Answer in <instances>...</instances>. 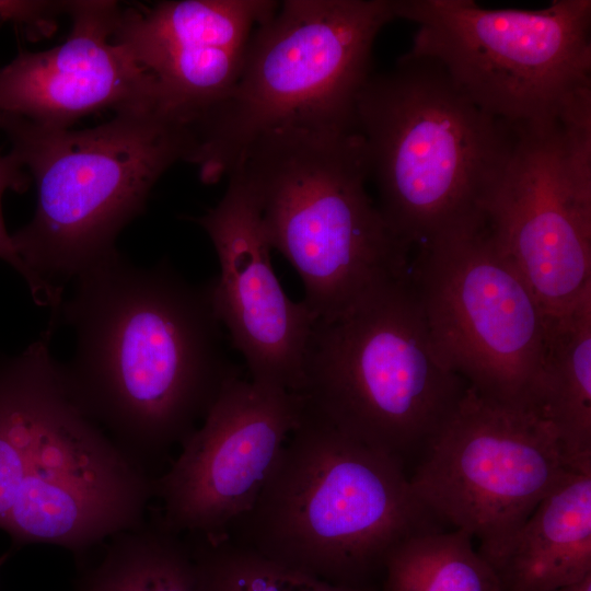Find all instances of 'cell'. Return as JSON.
<instances>
[{"label": "cell", "instance_id": "cell-1", "mask_svg": "<svg viewBox=\"0 0 591 591\" xmlns=\"http://www.w3.org/2000/svg\"><path fill=\"white\" fill-rule=\"evenodd\" d=\"M57 314L74 329L59 363L66 391L138 467L153 476L240 376L227 356L208 285L167 259L138 267L118 250L81 271Z\"/></svg>", "mask_w": 591, "mask_h": 591}, {"label": "cell", "instance_id": "cell-2", "mask_svg": "<svg viewBox=\"0 0 591 591\" xmlns=\"http://www.w3.org/2000/svg\"><path fill=\"white\" fill-rule=\"evenodd\" d=\"M442 530L395 459L344 436L305 405L253 507L229 537L336 584L379 587L390 554Z\"/></svg>", "mask_w": 591, "mask_h": 591}, {"label": "cell", "instance_id": "cell-3", "mask_svg": "<svg viewBox=\"0 0 591 591\" xmlns=\"http://www.w3.org/2000/svg\"><path fill=\"white\" fill-rule=\"evenodd\" d=\"M234 171L254 192L268 242L298 273L316 322L408 274L412 248L368 195V153L356 129L273 131Z\"/></svg>", "mask_w": 591, "mask_h": 591}, {"label": "cell", "instance_id": "cell-4", "mask_svg": "<svg viewBox=\"0 0 591 591\" xmlns=\"http://www.w3.org/2000/svg\"><path fill=\"white\" fill-rule=\"evenodd\" d=\"M355 124L378 207L410 248L485 221L486 202L519 137L475 105L438 61L410 53L390 70L371 73Z\"/></svg>", "mask_w": 591, "mask_h": 591}, {"label": "cell", "instance_id": "cell-5", "mask_svg": "<svg viewBox=\"0 0 591 591\" xmlns=\"http://www.w3.org/2000/svg\"><path fill=\"white\" fill-rule=\"evenodd\" d=\"M10 154L36 185L30 223L11 235L36 281L62 300L61 281L117 251L163 173L192 150L189 127L159 105L126 108L96 127L50 128L0 114Z\"/></svg>", "mask_w": 591, "mask_h": 591}, {"label": "cell", "instance_id": "cell-6", "mask_svg": "<svg viewBox=\"0 0 591 591\" xmlns=\"http://www.w3.org/2000/svg\"><path fill=\"white\" fill-rule=\"evenodd\" d=\"M394 0H287L253 32L230 93L189 125L187 162L206 184L240 164L250 147L290 128L356 129L357 99L371 76Z\"/></svg>", "mask_w": 591, "mask_h": 591}, {"label": "cell", "instance_id": "cell-7", "mask_svg": "<svg viewBox=\"0 0 591 591\" xmlns=\"http://www.w3.org/2000/svg\"><path fill=\"white\" fill-rule=\"evenodd\" d=\"M467 387L438 357L408 271L315 322L299 394L334 429L408 472Z\"/></svg>", "mask_w": 591, "mask_h": 591}, {"label": "cell", "instance_id": "cell-8", "mask_svg": "<svg viewBox=\"0 0 591 591\" xmlns=\"http://www.w3.org/2000/svg\"><path fill=\"white\" fill-rule=\"evenodd\" d=\"M418 25L412 49L438 61L479 108L517 131L555 125L591 88V1L488 10L473 0H394Z\"/></svg>", "mask_w": 591, "mask_h": 591}, {"label": "cell", "instance_id": "cell-9", "mask_svg": "<svg viewBox=\"0 0 591 591\" xmlns=\"http://www.w3.org/2000/svg\"><path fill=\"white\" fill-rule=\"evenodd\" d=\"M409 277L442 363L479 395L537 413L551 316L486 221L417 247Z\"/></svg>", "mask_w": 591, "mask_h": 591}, {"label": "cell", "instance_id": "cell-10", "mask_svg": "<svg viewBox=\"0 0 591 591\" xmlns=\"http://www.w3.org/2000/svg\"><path fill=\"white\" fill-rule=\"evenodd\" d=\"M154 479L77 407L56 361L38 391L3 530L18 546H60L78 559L146 522Z\"/></svg>", "mask_w": 591, "mask_h": 591}, {"label": "cell", "instance_id": "cell-11", "mask_svg": "<svg viewBox=\"0 0 591 591\" xmlns=\"http://www.w3.org/2000/svg\"><path fill=\"white\" fill-rule=\"evenodd\" d=\"M569 472L538 413L467 387L408 475L441 524L483 544L523 524Z\"/></svg>", "mask_w": 591, "mask_h": 591}, {"label": "cell", "instance_id": "cell-12", "mask_svg": "<svg viewBox=\"0 0 591 591\" xmlns=\"http://www.w3.org/2000/svg\"><path fill=\"white\" fill-rule=\"evenodd\" d=\"M303 407L299 393L230 380L154 479L160 525L178 535L228 536L255 503Z\"/></svg>", "mask_w": 591, "mask_h": 591}, {"label": "cell", "instance_id": "cell-13", "mask_svg": "<svg viewBox=\"0 0 591 591\" xmlns=\"http://www.w3.org/2000/svg\"><path fill=\"white\" fill-rule=\"evenodd\" d=\"M518 132L485 221L544 311L559 316L591 293V200L565 173L558 121Z\"/></svg>", "mask_w": 591, "mask_h": 591}, {"label": "cell", "instance_id": "cell-14", "mask_svg": "<svg viewBox=\"0 0 591 591\" xmlns=\"http://www.w3.org/2000/svg\"><path fill=\"white\" fill-rule=\"evenodd\" d=\"M211 240L220 274L207 282L213 311L243 356L253 382L300 393L316 322L274 273L258 202L234 171L220 201L195 218Z\"/></svg>", "mask_w": 591, "mask_h": 591}, {"label": "cell", "instance_id": "cell-15", "mask_svg": "<svg viewBox=\"0 0 591 591\" xmlns=\"http://www.w3.org/2000/svg\"><path fill=\"white\" fill-rule=\"evenodd\" d=\"M278 5L181 0L121 8L114 40L153 77L160 107L189 126L230 93L254 30Z\"/></svg>", "mask_w": 591, "mask_h": 591}, {"label": "cell", "instance_id": "cell-16", "mask_svg": "<svg viewBox=\"0 0 591 591\" xmlns=\"http://www.w3.org/2000/svg\"><path fill=\"white\" fill-rule=\"evenodd\" d=\"M120 10L109 0L67 1L72 25L62 44L0 66V114L69 129L103 109L159 105L153 77L114 40Z\"/></svg>", "mask_w": 591, "mask_h": 591}, {"label": "cell", "instance_id": "cell-17", "mask_svg": "<svg viewBox=\"0 0 591 591\" xmlns=\"http://www.w3.org/2000/svg\"><path fill=\"white\" fill-rule=\"evenodd\" d=\"M477 551L502 591H553L591 575V474L569 472L523 524Z\"/></svg>", "mask_w": 591, "mask_h": 591}, {"label": "cell", "instance_id": "cell-18", "mask_svg": "<svg viewBox=\"0 0 591 591\" xmlns=\"http://www.w3.org/2000/svg\"><path fill=\"white\" fill-rule=\"evenodd\" d=\"M536 409L569 470L591 474V293L549 318Z\"/></svg>", "mask_w": 591, "mask_h": 591}, {"label": "cell", "instance_id": "cell-19", "mask_svg": "<svg viewBox=\"0 0 591 591\" xmlns=\"http://www.w3.org/2000/svg\"><path fill=\"white\" fill-rule=\"evenodd\" d=\"M99 547V559H78L74 591H201L189 541L163 529L153 515Z\"/></svg>", "mask_w": 591, "mask_h": 591}, {"label": "cell", "instance_id": "cell-20", "mask_svg": "<svg viewBox=\"0 0 591 591\" xmlns=\"http://www.w3.org/2000/svg\"><path fill=\"white\" fill-rule=\"evenodd\" d=\"M380 591H502L500 582L463 530L409 537L387 557Z\"/></svg>", "mask_w": 591, "mask_h": 591}, {"label": "cell", "instance_id": "cell-21", "mask_svg": "<svg viewBox=\"0 0 591 591\" xmlns=\"http://www.w3.org/2000/svg\"><path fill=\"white\" fill-rule=\"evenodd\" d=\"M50 339L39 335L19 354L0 349V529L3 530L22 479L26 438Z\"/></svg>", "mask_w": 591, "mask_h": 591}, {"label": "cell", "instance_id": "cell-22", "mask_svg": "<svg viewBox=\"0 0 591 591\" xmlns=\"http://www.w3.org/2000/svg\"><path fill=\"white\" fill-rule=\"evenodd\" d=\"M198 566L201 591H380L336 584L275 561L229 536L185 535Z\"/></svg>", "mask_w": 591, "mask_h": 591}, {"label": "cell", "instance_id": "cell-23", "mask_svg": "<svg viewBox=\"0 0 591 591\" xmlns=\"http://www.w3.org/2000/svg\"><path fill=\"white\" fill-rule=\"evenodd\" d=\"M25 171L12 154H0V259L13 267L24 279L34 302L39 306L49 308L54 313L60 308L61 301L43 288L27 270L13 246L2 217L1 198L4 192L10 189L23 193L27 189L30 176Z\"/></svg>", "mask_w": 591, "mask_h": 591}, {"label": "cell", "instance_id": "cell-24", "mask_svg": "<svg viewBox=\"0 0 591 591\" xmlns=\"http://www.w3.org/2000/svg\"><path fill=\"white\" fill-rule=\"evenodd\" d=\"M66 9L67 1H0V19L22 25L31 38L37 39L55 32L57 19Z\"/></svg>", "mask_w": 591, "mask_h": 591}, {"label": "cell", "instance_id": "cell-25", "mask_svg": "<svg viewBox=\"0 0 591 591\" xmlns=\"http://www.w3.org/2000/svg\"><path fill=\"white\" fill-rule=\"evenodd\" d=\"M553 591H591V575L572 584Z\"/></svg>", "mask_w": 591, "mask_h": 591}]
</instances>
